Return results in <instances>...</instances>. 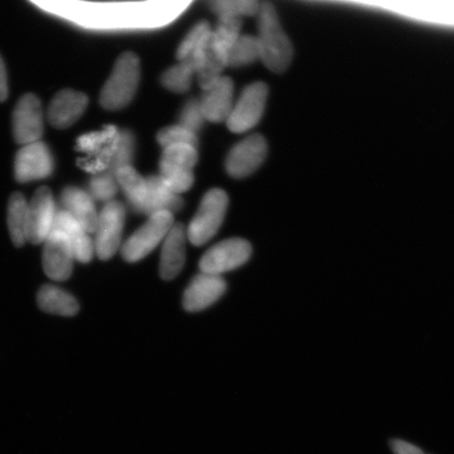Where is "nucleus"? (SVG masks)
I'll use <instances>...</instances> for the list:
<instances>
[{"instance_id":"6e6552de","label":"nucleus","mask_w":454,"mask_h":454,"mask_svg":"<svg viewBox=\"0 0 454 454\" xmlns=\"http://www.w3.org/2000/svg\"><path fill=\"white\" fill-rule=\"evenodd\" d=\"M13 137L17 144L41 141L43 134V111L36 95L28 93L17 102L12 116Z\"/></svg>"},{"instance_id":"aec40b11","label":"nucleus","mask_w":454,"mask_h":454,"mask_svg":"<svg viewBox=\"0 0 454 454\" xmlns=\"http://www.w3.org/2000/svg\"><path fill=\"white\" fill-rule=\"evenodd\" d=\"M39 309L51 315L72 317L79 311L77 300L59 286H43L37 294Z\"/></svg>"},{"instance_id":"423d86ee","label":"nucleus","mask_w":454,"mask_h":454,"mask_svg":"<svg viewBox=\"0 0 454 454\" xmlns=\"http://www.w3.org/2000/svg\"><path fill=\"white\" fill-rule=\"evenodd\" d=\"M126 221V208L118 201H110L98 215L94 248L101 260L113 257L121 247L122 231Z\"/></svg>"},{"instance_id":"473e14b6","label":"nucleus","mask_w":454,"mask_h":454,"mask_svg":"<svg viewBox=\"0 0 454 454\" xmlns=\"http://www.w3.org/2000/svg\"><path fill=\"white\" fill-rule=\"evenodd\" d=\"M206 117L201 109L200 100H191L184 106L180 114V126L197 134L201 129Z\"/></svg>"},{"instance_id":"5701e85b","label":"nucleus","mask_w":454,"mask_h":454,"mask_svg":"<svg viewBox=\"0 0 454 454\" xmlns=\"http://www.w3.org/2000/svg\"><path fill=\"white\" fill-rule=\"evenodd\" d=\"M28 202L20 192L11 196L8 206V227L14 246L20 247L27 241Z\"/></svg>"},{"instance_id":"1a4fd4ad","label":"nucleus","mask_w":454,"mask_h":454,"mask_svg":"<svg viewBox=\"0 0 454 454\" xmlns=\"http://www.w3.org/2000/svg\"><path fill=\"white\" fill-rule=\"evenodd\" d=\"M54 169V159L47 145L43 141L22 145L17 152L14 162L15 178L19 183L48 178Z\"/></svg>"},{"instance_id":"a878e982","label":"nucleus","mask_w":454,"mask_h":454,"mask_svg":"<svg viewBox=\"0 0 454 454\" xmlns=\"http://www.w3.org/2000/svg\"><path fill=\"white\" fill-rule=\"evenodd\" d=\"M194 75H196L194 67L189 61L183 60L163 73L161 82L174 93H185L190 90Z\"/></svg>"},{"instance_id":"dca6fc26","label":"nucleus","mask_w":454,"mask_h":454,"mask_svg":"<svg viewBox=\"0 0 454 454\" xmlns=\"http://www.w3.org/2000/svg\"><path fill=\"white\" fill-rule=\"evenodd\" d=\"M61 209L75 219L89 234L95 232L98 213L96 211L94 199L88 192L76 186L67 187L61 194Z\"/></svg>"},{"instance_id":"20e7f679","label":"nucleus","mask_w":454,"mask_h":454,"mask_svg":"<svg viewBox=\"0 0 454 454\" xmlns=\"http://www.w3.org/2000/svg\"><path fill=\"white\" fill-rule=\"evenodd\" d=\"M173 225V214L163 212L151 215L146 223L123 244V259L128 262H137L146 257L159 243L166 239Z\"/></svg>"},{"instance_id":"7c9ffc66","label":"nucleus","mask_w":454,"mask_h":454,"mask_svg":"<svg viewBox=\"0 0 454 454\" xmlns=\"http://www.w3.org/2000/svg\"><path fill=\"white\" fill-rule=\"evenodd\" d=\"M157 139L159 145H160L163 149L177 145H190L196 147L198 145L197 134L180 126V124L163 128L160 132L158 133Z\"/></svg>"},{"instance_id":"2f4dec72","label":"nucleus","mask_w":454,"mask_h":454,"mask_svg":"<svg viewBox=\"0 0 454 454\" xmlns=\"http://www.w3.org/2000/svg\"><path fill=\"white\" fill-rule=\"evenodd\" d=\"M161 160L194 168L198 161L197 147L190 145H177L166 147V149H163Z\"/></svg>"},{"instance_id":"c756f323","label":"nucleus","mask_w":454,"mask_h":454,"mask_svg":"<svg viewBox=\"0 0 454 454\" xmlns=\"http://www.w3.org/2000/svg\"><path fill=\"white\" fill-rule=\"evenodd\" d=\"M117 190L115 175L106 170L96 173L89 183V194L94 200L109 203L117 194Z\"/></svg>"},{"instance_id":"b1692460","label":"nucleus","mask_w":454,"mask_h":454,"mask_svg":"<svg viewBox=\"0 0 454 454\" xmlns=\"http://www.w3.org/2000/svg\"><path fill=\"white\" fill-rule=\"evenodd\" d=\"M159 177L170 190L181 194V192L189 191L194 184V168L161 160Z\"/></svg>"},{"instance_id":"f257e3e1","label":"nucleus","mask_w":454,"mask_h":454,"mask_svg":"<svg viewBox=\"0 0 454 454\" xmlns=\"http://www.w3.org/2000/svg\"><path fill=\"white\" fill-rule=\"evenodd\" d=\"M260 60L271 72L287 71L294 59L291 39L284 32L279 16L270 4H261L258 13Z\"/></svg>"},{"instance_id":"9d476101","label":"nucleus","mask_w":454,"mask_h":454,"mask_svg":"<svg viewBox=\"0 0 454 454\" xmlns=\"http://www.w3.org/2000/svg\"><path fill=\"white\" fill-rule=\"evenodd\" d=\"M268 151V141L262 135L248 136L231 150L225 162L227 173L234 178L247 177L265 161Z\"/></svg>"},{"instance_id":"412c9836","label":"nucleus","mask_w":454,"mask_h":454,"mask_svg":"<svg viewBox=\"0 0 454 454\" xmlns=\"http://www.w3.org/2000/svg\"><path fill=\"white\" fill-rule=\"evenodd\" d=\"M241 28L242 20L236 17H220L217 27L212 30L209 49L223 59L226 65L232 45L241 36Z\"/></svg>"},{"instance_id":"6ab92c4d","label":"nucleus","mask_w":454,"mask_h":454,"mask_svg":"<svg viewBox=\"0 0 454 454\" xmlns=\"http://www.w3.org/2000/svg\"><path fill=\"white\" fill-rule=\"evenodd\" d=\"M146 181L147 195L142 213L151 217L153 215L163 212L173 214L183 207V199L177 192L170 190L159 176H151L146 178Z\"/></svg>"},{"instance_id":"cd10ccee","label":"nucleus","mask_w":454,"mask_h":454,"mask_svg":"<svg viewBox=\"0 0 454 454\" xmlns=\"http://www.w3.org/2000/svg\"><path fill=\"white\" fill-rule=\"evenodd\" d=\"M135 141L133 134L124 130L119 134L118 141L114 147L112 155L104 170L115 175L117 170L122 167L129 166L134 154Z\"/></svg>"},{"instance_id":"bb28decb","label":"nucleus","mask_w":454,"mask_h":454,"mask_svg":"<svg viewBox=\"0 0 454 454\" xmlns=\"http://www.w3.org/2000/svg\"><path fill=\"white\" fill-rule=\"evenodd\" d=\"M261 4L258 0H213L212 9L219 17H242L258 15Z\"/></svg>"},{"instance_id":"f8f14e48","label":"nucleus","mask_w":454,"mask_h":454,"mask_svg":"<svg viewBox=\"0 0 454 454\" xmlns=\"http://www.w3.org/2000/svg\"><path fill=\"white\" fill-rule=\"evenodd\" d=\"M75 261L64 232L53 229L43 241V264L45 274L54 281L69 279Z\"/></svg>"},{"instance_id":"c85d7f7f","label":"nucleus","mask_w":454,"mask_h":454,"mask_svg":"<svg viewBox=\"0 0 454 454\" xmlns=\"http://www.w3.org/2000/svg\"><path fill=\"white\" fill-rule=\"evenodd\" d=\"M211 33L212 28L206 21L199 22V24L192 27L179 45L177 51L179 61L189 59L196 51L206 45L209 42Z\"/></svg>"},{"instance_id":"9b49d317","label":"nucleus","mask_w":454,"mask_h":454,"mask_svg":"<svg viewBox=\"0 0 454 454\" xmlns=\"http://www.w3.org/2000/svg\"><path fill=\"white\" fill-rule=\"evenodd\" d=\"M52 192L48 187H39L28 202L27 241L42 244L52 231L57 215Z\"/></svg>"},{"instance_id":"0eeeda50","label":"nucleus","mask_w":454,"mask_h":454,"mask_svg":"<svg viewBox=\"0 0 454 454\" xmlns=\"http://www.w3.org/2000/svg\"><path fill=\"white\" fill-rule=\"evenodd\" d=\"M252 247L240 238L215 244L203 255L200 269L206 274L220 276L223 272L240 268L251 258Z\"/></svg>"},{"instance_id":"f03ea898","label":"nucleus","mask_w":454,"mask_h":454,"mask_svg":"<svg viewBox=\"0 0 454 454\" xmlns=\"http://www.w3.org/2000/svg\"><path fill=\"white\" fill-rule=\"evenodd\" d=\"M140 82V61L134 53H124L116 61L100 94L106 110L123 109L133 100Z\"/></svg>"},{"instance_id":"72a5a7b5","label":"nucleus","mask_w":454,"mask_h":454,"mask_svg":"<svg viewBox=\"0 0 454 454\" xmlns=\"http://www.w3.org/2000/svg\"><path fill=\"white\" fill-rule=\"evenodd\" d=\"M389 445L395 454H425L419 447L405 441L391 440Z\"/></svg>"},{"instance_id":"7ed1b4c3","label":"nucleus","mask_w":454,"mask_h":454,"mask_svg":"<svg viewBox=\"0 0 454 454\" xmlns=\"http://www.w3.org/2000/svg\"><path fill=\"white\" fill-rule=\"evenodd\" d=\"M227 207L229 197L224 191L214 189L207 192L186 231L192 244L201 247L212 239L223 223Z\"/></svg>"},{"instance_id":"f3484780","label":"nucleus","mask_w":454,"mask_h":454,"mask_svg":"<svg viewBox=\"0 0 454 454\" xmlns=\"http://www.w3.org/2000/svg\"><path fill=\"white\" fill-rule=\"evenodd\" d=\"M186 231L184 224H174L164 239L160 275L164 280H173L180 274L185 262Z\"/></svg>"},{"instance_id":"39448f33","label":"nucleus","mask_w":454,"mask_h":454,"mask_svg":"<svg viewBox=\"0 0 454 454\" xmlns=\"http://www.w3.org/2000/svg\"><path fill=\"white\" fill-rule=\"evenodd\" d=\"M269 88L264 82L249 84L234 104L227 127L234 133H244L257 126L265 111Z\"/></svg>"},{"instance_id":"4468645a","label":"nucleus","mask_w":454,"mask_h":454,"mask_svg":"<svg viewBox=\"0 0 454 454\" xmlns=\"http://www.w3.org/2000/svg\"><path fill=\"white\" fill-rule=\"evenodd\" d=\"M201 109L207 121H226L234 106V83L223 76L207 90L200 99Z\"/></svg>"},{"instance_id":"393cba45","label":"nucleus","mask_w":454,"mask_h":454,"mask_svg":"<svg viewBox=\"0 0 454 454\" xmlns=\"http://www.w3.org/2000/svg\"><path fill=\"white\" fill-rule=\"evenodd\" d=\"M260 59V50L257 37L241 35L232 45L227 57V67H240L253 64Z\"/></svg>"},{"instance_id":"f704fd0d","label":"nucleus","mask_w":454,"mask_h":454,"mask_svg":"<svg viewBox=\"0 0 454 454\" xmlns=\"http://www.w3.org/2000/svg\"><path fill=\"white\" fill-rule=\"evenodd\" d=\"M8 94L9 85L7 69H5L3 57L0 56V102H4L5 99H7Z\"/></svg>"},{"instance_id":"4be33fe9","label":"nucleus","mask_w":454,"mask_h":454,"mask_svg":"<svg viewBox=\"0 0 454 454\" xmlns=\"http://www.w3.org/2000/svg\"><path fill=\"white\" fill-rule=\"evenodd\" d=\"M118 186L126 195L130 207L136 212H144L145 199L147 195V181L146 178L136 170L132 166H126L119 168L115 173Z\"/></svg>"},{"instance_id":"a211bd4d","label":"nucleus","mask_w":454,"mask_h":454,"mask_svg":"<svg viewBox=\"0 0 454 454\" xmlns=\"http://www.w3.org/2000/svg\"><path fill=\"white\" fill-rule=\"evenodd\" d=\"M53 229L64 232L67 239L71 244L75 260L82 263H88L92 260L95 248L89 232L64 209L60 208L57 211Z\"/></svg>"},{"instance_id":"2eb2a0df","label":"nucleus","mask_w":454,"mask_h":454,"mask_svg":"<svg viewBox=\"0 0 454 454\" xmlns=\"http://www.w3.org/2000/svg\"><path fill=\"white\" fill-rule=\"evenodd\" d=\"M225 289L226 283L223 278L202 272L194 278L185 291L184 309L191 312L206 309L223 297Z\"/></svg>"},{"instance_id":"ddd939ff","label":"nucleus","mask_w":454,"mask_h":454,"mask_svg":"<svg viewBox=\"0 0 454 454\" xmlns=\"http://www.w3.org/2000/svg\"><path fill=\"white\" fill-rule=\"evenodd\" d=\"M88 105L87 95L75 90H61L50 102L48 121L56 129L70 128L83 115Z\"/></svg>"}]
</instances>
